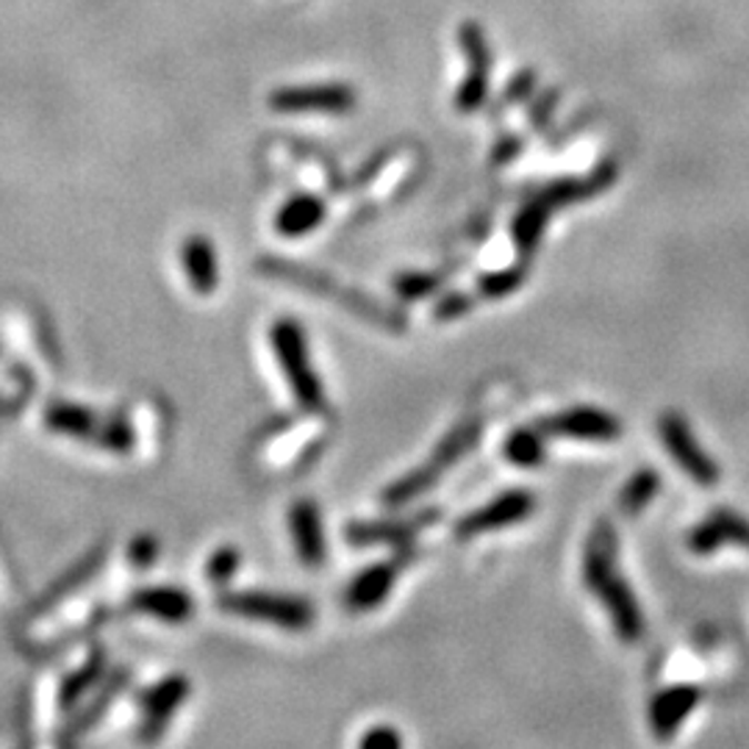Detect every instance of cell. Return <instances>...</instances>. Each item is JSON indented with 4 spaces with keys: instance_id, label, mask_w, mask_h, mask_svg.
Instances as JSON below:
<instances>
[{
    "instance_id": "21",
    "label": "cell",
    "mask_w": 749,
    "mask_h": 749,
    "mask_svg": "<svg viewBox=\"0 0 749 749\" xmlns=\"http://www.w3.org/2000/svg\"><path fill=\"white\" fill-rule=\"evenodd\" d=\"M477 436H480V425H477V422H464V425L455 427V431L438 444V449L433 453V460H438L444 469H449L455 460L464 458V455L475 447Z\"/></svg>"
},
{
    "instance_id": "27",
    "label": "cell",
    "mask_w": 749,
    "mask_h": 749,
    "mask_svg": "<svg viewBox=\"0 0 749 749\" xmlns=\"http://www.w3.org/2000/svg\"><path fill=\"white\" fill-rule=\"evenodd\" d=\"M98 444L105 449H114V453H128L133 447V431L120 419H111L100 427Z\"/></svg>"
},
{
    "instance_id": "23",
    "label": "cell",
    "mask_w": 749,
    "mask_h": 749,
    "mask_svg": "<svg viewBox=\"0 0 749 749\" xmlns=\"http://www.w3.org/2000/svg\"><path fill=\"white\" fill-rule=\"evenodd\" d=\"M100 671H103V658H100V655H94V658L89 660L87 666H81V669L64 677V682H61V691H59V702L64 705V708H72V705H78V699H81L83 691H87V688L92 686L94 680H98Z\"/></svg>"
},
{
    "instance_id": "13",
    "label": "cell",
    "mask_w": 749,
    "mask_h": 749,
    "mask_svg": "<svg viewBox=\"0 0 749 749\" xmlns=\"http://www.w3.org/2000/svg\"><path fill=\"white\" fill-rule=\"evenodd\" d=\"M181 264L192 292L211 294L220 283V266H216V250L205 236H189L181 247Z\"/></svg>"
},
{
    "instance_id": "16",
    "label": "cell",
    "mask_w": 749,
    "mask_h": 749,
    "mask_svg": "<svg viewBox=\"0 0 749 749\" xmlns=\"http://www.w3.org/2000/svg\"><path fill=\"white\" fill-rule=\"evenodd\" d=\"M353 94L342 87H316V89H286L272 98L277 111H347Z\"/></svg>"
},
{
    "instance_id": "8",
    "label": "cell",
    "mask_w": 749,
    "mask_h": 749,
    "mask_svg": "<svg viewBox=\"0 0 749 749\" xmlns=\"http://www.w3.org/2000/svg\"><path fill=\"white\" fill-rule=\"evenodd\" d=\"M289 530H292L297 558L305 566H320L325 560V533H322L320 510H316V505L311 499H297L292 505V510H289Z\"/></svg>"
},
{
    "instance_id": "22",
    "label": "cell",
    "mask_w": 749,
    "mask_h": 749,
    "mask_svg": "<svg viewBox=\"0 0 749 749\" xmlns=\"http://www.w3.org/2000/svg\"><path fill=\"white\" fill-rule=\"evenodd\" d=\"M658 486H660V483H658V475H655V472L644 469V472H638V475H632L630 483L621 488V497H619L621 510L632 516V514H638L641 508H647V505L652 503L655 494H658Z\"/></svg>"
},
{
    "instance_id": "24",
    "label": "cell",
    "mask_w": 749,
    "mask_h": 749,
    "mask_svg": "<svg viewBox=\"0 0 749 749\" xmlns=\"http://www.w3.org/2000/svg\"><path fill=\"white\" fill-rule=\"evenodd\" d=\"M239 566H242V553L236 547H220L205 560V580L211 586H225V583L233 580Z\"/></svg>"
},
{
    "instance_id": "3",
    "label": "cell",
    "mask_w": 749,
    "mask_h": 749,
    "mask_svg": "<svg viewBox=\"0 0 749 749\" xmlns=\"http://www.w3.org/2000/svg\"><path fill=\"white\" fill-rule=\"evenodd\" d=\"M220 608L242 619L283 627V630H305L314 621V608L305 599L286 597V594L225 591L220 594Z\"/></svg>"
},
{
    "instance_id": "19",
    "label": "cell",
    "mask_w": 749,
    "mask_h": 749,
    "mask_svg": "<svg viewBox=\"0 0 749 749\" xmlns=\"http://www.w3.org/2000/svg\"><path fill=\"white\" fill-rule=\"evenodd\" d=\"M444 472H447V469H444L438 460L431 458L425 466H419V469L408 472V475H403L399 480H394L392 486L383 492V503L394 505V508H399V505H408L411 499L422 497L427 488L436 486L438 477H442Z\"/></svg>"
},
{
    "instance_id": "7",
    "label": "cell",
    "mask_w": 749,
    "mask_h": 749,
    "mask_svg": "<svg viewBox=\"0 0 749 749\" xmlns=\"http://www.w3.org/2000/svg\"><path fill=\"white\" fill-rule=\"evenodd\" d=\"M189 697V680L183 675H170L142 694V738H159L170 716Z\"/></svg>"
},
{
    "instance_id": "26",
    "label": "cell",
    "mask_w": 749,
    "mask_h": 749,
    "mask_svg": "<svg viewBox=\"0 0 749 749\" xmlns=\"http://www.w3.org/2000/svg\"><path fill=\"white\" fill-rule=\"evenodd\" d=\"M525 281V270L522 266H514V270H499L492 272V275L480 277V294L483 297H505V294L516 292Z\"/></svg>"
},
{
    "instance_id": "20",
    "label": "cell",
    "mask_w": 749,
    "mask_h": 749,
    "mask_svg": "<svg viewBox=\"0 0 749 749\" xmlns=\"http://www.w3.org/2000/svg\"><path fill=\"white\" fill-rule=\"evenodd\" d=\"M544 433L538 427H519L508 436L505 442V455L510 458V464L516 466H538L544 458Z\"/></svg>"
},
{
    "instance_id": "1",
    "label": "cell",
    "mask_w": 749,
    "mask_h": 749,
    "mask_svg": "<svg viewBox=\"0 0 749 749\" xmlns=\"http://www.w3.org/2000/svg\"><path fill=\"white\" fill-rule=\"evenodd\" d=\"M583 577L591 588L594 597L603 603L610 614V621L619 630L627 644H638L644 636V616L632 597L630 586L619 575V560H616V536L608 522H599L594 527L591 538L586 544V558H583Z\"/></svg>"
},
{
    "instance_id": "28",
    "label": "cell",
    "mask_w": 749,
    "mask_h": 749,
    "mask_svg": "<svg viewBox=\"0 0 749 749\" xmlns=\"http://www.w3.org/2000/svg\"><path fill=\"white\" fill-rule=\"evenodd\" d=\"M399 743H403V738H399V732L394 730V727H372L370 732H366L364 738H361V747L366 749H397Z\"/></svg>"
},
{
    "instance_id": "9",
    "label": "cell",
    "mask_w": 749,
    "mask_h": 749,
    "mask_svg": "<svg viewBox=\"0 0 749 749\" xmlns=\"http://www.w3.org/2000/svg\"><path fill=\"white\" fill-rule=\"evenodd\" d=\"M438 519L436 510H422L408 519H383V522H355L347 527V541L353 544H403L431 527Z\"/></svg>"
},
{
    "instance_id": "17",
    "label": "cell",
    "mask_w": 749,
    "mask_h": 749,
    "mask_svg": "<svg viewBox=\"0 0 749 749\" xmlns=\"http://www.w3.org/2000/svg\"><path fill=\"white\" fill-rule=\"evenodd\" d=\"M122 682H125V671H117L114 677H109V680L100 686V691L94 694V697L89 699L87 705H81V710H78V713L72 716L70 721H67V727H64V732L59 736V741L72 743V741H78L83 732L92 730V725H98L100 716H103L105 710H109V705L114 702V697L120 694Z\"/></svg>"
},
{
    "instance_id": "18",
    "label": "cell",
    "mask_w": 749,
    "mask_h": 749,
    "mask_svg": "<svg viewBox=\"0 0 749 749\" xmlns=\"http://www.w3.org/2000/svg\"><path fill=\"white\" fill-rule=\"evenodd\" d=\"M44 422H48L50 431L64 433V436L72 438H83V442H98V416L92 414L89 408L75 403H55L50 405L48 414H44Z\"/></svg>"
},
{
    "instance_id": "6",
    "label": "cell",
    "mask_w": 749,
    "mask_h": 749,
    "mask_svg": "<svg viewBox=\"0 0 749 749\" xmlns=\"http://www.w3.org/2000/svg\"><path fill=\"white\" fill-rule=\"evenodd\" d=\"M538 431L544 436H564V438H586V442H614L621 433L619 419L597 408H571L538 422Z\"/></svg>"
},
{
    "instance_id": "4",
    "label": "cell",
    "mask_w": 749,
    "mask_h": 749,
    "mask_svg": "<svg viewBox=\"0 0 749 749\" xmlns=\"http://www.w3.org/2000/svg\"><path fill=\"white\" fill-rule=\"evenodd\" d=\"M658 427L669 455L677 460L680 469H686L688 475L697 480V486H713V483L719 480V466H716L713 458L699 447L691 427H688V422L682 419L680 414H664L660 416Z\"/></svg>"
},
{
    "instance_id": "5",
    "label": "cell",
    "mask_w": 749,
    "mask_h": 749,
    "mask_svg": "<svg viewBox=\"0 0 749 749\" xmlns=\"http://www.w3.org/2000/svg\"><path fill=\"white\" fill-rule=\"evenodd\" d=\"M533 503H536L533 494L519 492V488L499 494V497H494L492 503L480 505L477 510L466 514L464 519L455 525V536L472 538V536H480V533L503 530V527L516 525V522L527 519V516L533 514Z\"/></svg>"
},
{
    "instance_id": "10",
    "label": "cell",
    "mask_w": 749,
    "mask_h": 749,
    "mask_svg": "<svg viewBox=\"0 0 749 749\" xmlns=\"http://www.w3.org/2000/svg\"><path fill=\"white\" fill-rule=\"evenodd\" d=\"M397 575H399L397 560H381V564L366 566V569H361L358 575L350 580L347 591H344V603L353 610L377 608L394 588Z\"/></svg>"
},
{
    "instance_id": "14",
    "label": "cell",
    "mask_w": 749,
    "mask_h": 749,
    "mask_svg": "<svg viewBox=\"0 0 749 749\" xmlns=\"http://www.w3.org/2000/svg\"><path fill=\"white\" fill-rule=\"evenodd\" d=\"M699 691L691 686H675L669 691L658 694L652 699V708H649V721H652V730L660 738L675 736L677 727L686 721V716L691 713L694 705H697Z\"/></svg>"
},
{
    "instance_id": "25",
    "label": "cell",
    "mask_w": 749,
    "mask_h": 749,
    "mask_svg": "<svg viewBox=\"0 0 749 749\" xmlns=\"http://www.w3.org/2000/svg\"><path fill=\"white\" fill-rule=\"evenodd\" d=\"M442 275H422V272H405L394 277V292L403 300H422L431 292H436Z\"/></svg>"
},
{
    "instance_id": "29",
    "label": "cell",
    "mask_w": 749,
    "mask_h": 749,
    "mask_svg": "<svg viewBox=\"0 0 749 749\" xmlns=\"http://www.w3.org/2000/svg\"><path fill=\"white\" fill-rule=\"evenodd\" d=\"M469 308H472V297H466V294H447V297L438 300L433 314H436V320H455V316L466 314Z\"/></svg>"
},
{
    "instance_id": "12",
    "label": "cell",
    "mask_w": 749,
    "mask_h": 749,
    "mask_svg": "<svg viewBox=\"0 0 749 749\" xmlns=\"http://www.w3.org/2000/svg\"><path fill=\"white\" fill-rule=\"evenodd\" d=\"M688 544L694 547V553H713L721 544L749 547V522L732 510H716L702 525H697V530L688 536Z\"/></svg>"
},
{
    "instance_id": "2",
    "label": "cell",
    "mask_w": 749,
    "mask_h": 749,
    "mask_svg": "<svg viewBox=\"0 0 749 749\" xmlns=\"http://www.w3.org/2000/svg\"><path fill=\"white\" fill-rule=\"evenodd\" d=\"M272 353H275L277 366L292 388L294 403L303 411H322L325 408V388H322L320 375L311 364L308 338L303 327L294 320H277L270 331Z\"/></svg>"
},
{
    "instance_id": "15",
    "label": "cell",
    "mask_w": 749,
    "mask_h": 749,
    "mask_svg": "<svg viewBox=\"0 0 749 749\" xmlns=\"http://www.w3.org/2000/svg\"><path fill=\"white\" fill-rule=\"evenodd\" d=\"M322 220H325V203L320 198H314V194H294L277 209L275 231L286 239H297L316 231Z\"/></svg>"
},
{
    "instance_id": "30",
    "label": "cell",
    "mask_w": 749,
    "mask_h": 749,
    "mask_svg": "<svg viewBox=\"0 0 749 749\" xmlns=\"http://www.w3.org/2000/svg\"><path fill=\"white\" fill-rule=\"evenodd\" d=\"M128 555H131V560L136 566H148L155 560V541L150 536H139L136 541L131 544V549H128Z\"/></svg>"
},
{
    "instance_id": "11",
    "label": "cell",
    "mask_w": 749,
    "mask_h": 749,
    "mask_svg": "<svg viewBox=\"0 0 749 749\" xmlns=\"http://www.w3.org/2000/svg\"><path fill=\"white\" fill-rule=\"evenodd\" d=\"M131 603L136 610H142V614L153 616L159 621H166V625H183L194 614L192 597L178 586L139 588L131 597Z\"/></svg>"
}]
</instances>
